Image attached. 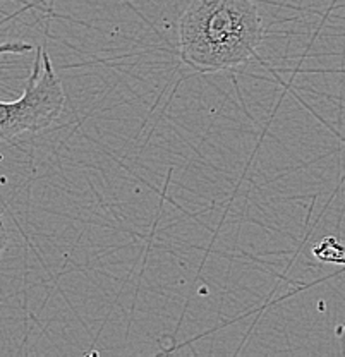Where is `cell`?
I'll return each instance as SVG.
<instances>
[{
  "label": "cell",
  "instance_id": "cell-2",
  "mask_svg": "<svg viewBox=\"0 0 345 357\" xmlns=\"http://www.w3.org/2000/svg\"><path fill=\"white\" fill-rule=\"evenodd\" d=\"M33 45L14 40L0 43V55H23ZM66 93L50 55L36 47L35 62L26 79L23 95L13 102H0V143L13 141L24 132H40L59 121L64 112Z\"/></svg>",
  "mask_w": 345,
  "mask_h": 357
},
{
  "label": "cell",
  "instance_id": "cell-1",
  "mask_svg": "<svg viewBox=\"0 0 345 357\" xmlns=\"http://www.w3.org/2000/svg\"><path fill=\"white\" fill-rule=\"evenodd\" d=\"M265 38L253 0H191L179 20V57L201 74L236 69L256 57Z\"/></svg>",
  "mask_w": 345,
  "mask_h": 357
},
{
  "label": "cell",
  "instance_id": "cell-3",
  "mask_svg": "<svg viewBox=\"0 0 345 357\" xmlns=\"http://www.w3.org/2000/svg\"><path fill=\"white\" fill-rule=\"evenodd\" d=\"M6 245H7V232H6V227H3L2 217H0V252L6 251Z\"/></svg>",
  "mask_w": 345,
  "mask_h": 357
},
{
  "label": "cell",
  "instance_id": "cell-4",
  "mask_svg": "<svg viewBox=\"0 0 345 357\" xmlns=\"http://www.w3.org/2000/svg\"><path fill=\"white\" fill-rule=\"evenodd\" d=\"M0 256H2V252H0Z\"/></svg>",
  "mask_w": 345,
  "mask_h": 357
}]
</instances>
